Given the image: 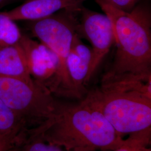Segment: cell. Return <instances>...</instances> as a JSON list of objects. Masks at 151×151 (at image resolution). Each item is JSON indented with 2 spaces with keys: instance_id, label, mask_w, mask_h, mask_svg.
Masks as SVG:
<instances>
[{
  "instance_id": "ba28073f",
  "label": "cell",
  "mask_w": 151,
  "mask_h": 151,
  "mask_svg": "<svg viewBox=\"0 0 151 151\" xmlns=\"http://www.w3.org/2000/svg\"><path fill=\"white\" fill-rule=\"evenodd\" d=\"M85 0H27L8 11L6 15L12 20L32 22L48 17L66 9H78Z\"/></svg>"
},
{
  "instance_id": "4fadbf2b",
  "label": "cell",
  "mask_w": 151,
  "mask_h": 151,
  "mask_svg": "<svg viewBox=\"0 0 151 151\" xmlns=\"http://www.w3.org/2000/svg\"><path fill=\"white\" fill-rule=\"evenodd\" d=\"M151 128L130 134L123 143L113 151H140L151 142Z\"/></svg>"
},
{
  "instance_id": "9c48e42d",
  "label": "cell",
  "mask_w": 151,
  "mask_h": 151,
  "mask_svg": "<svg viewBox=\"0 0 151 151\" xmlns=\"http://www.w3.org/2000/svg\"><path fill=\"white\" fill-rule=\"evenodd\" d=\"M91 48L81 42L77 33L75 35L70 54L67 61V67L78 99L87 93V75L91 63Z\"/></svg>"
},
{
  "instance_id": "30bf717a",
  "label": "cell",
  "mask_w": 151,
  "mask_h": 151,
  "mask_svg": "<svg viewBox=\"0 0 151 151\" xmlns=\"http://www.w3.org/2000/svg\"><path fill=\"white\" fill-rule=\"evenodd\" d=\"M0 77L34 81L20 43L0 48Z\"/></svg>"
},
{
  "instance_id": "8fae6325",
  "label": "cell",
  "mask_w": 151,
  "mask_h": 151,
  "mask_svg": "<svg viewBox=\"0 0 151 151\" xmlns=\"http://www.w3.org/2000/svg\"><path fill=\"white\" fill-rule=\"evenodd\" d=\"M27 131L22 119L0 99V136L15 140L17 145Z\"/></svg>"
},
{
  "instance_id": "6da1fadb",
  "label": "cell",
  "mask_w": 151,
  "mask_h": 151,
  "mask_svg": "<svg viewBox=\"0 0 151 151\" xmlns=\"http://www.w3.org/2000/svg\"><path fill=\"white\" fill-rule=\"evenodd\" d=\"M150 0H140L129 11L100 4L110 19L116 50L113 63L104 75L101 84L140 80L151 82Z\"/></svg>"
},
{
  "instance_id": "d6986e66",
  "label": "cell",
  "mask_w": 151,
  "mask_h": 151,
  "mask_svg": "<svg viewBox=\"0 0 151 151\" xmlns=\"http://www.w3.org/2000/svg\"><path fill=\"white\" fill-rule=\"evenodd\" d=\"M140 151H151V148H149V147H147L143 148L142 150H141Z\"/></svg>"
},
{
  "instance_id": "7c38bea8",
  "label": "cell",
  "mask_w": 151,
  "mask_h": 151,
  "mask_svg": "<svg viewBox=\"0 0 151 151\" xmlns=\"http://www.w3.org/2000/svg\"><path fill=\"white\" fill-rule=\"evenodd\" d=\"M22 35L15 22L0 11V48L19 43Z\"/></svg>"
},
{
  "instance_id": "44dd1931",
  "label": "cell",
  "mask_w": 151,
  "mask_h": 151,
  "mask_svg": "<svg viewBox=\"0 0 151 151\" xmlns=\"http://www.w3.org/2000/svg\"></svg>"
},
{
  "instance_id": "9a60e30c",
  "label": "cell",
  "mask_w": 151,
  "mask_h": 151,
  "mask_svg": "<svg viewBox=\"0 0 151 151\" xmlns=\"http://www.w3.org/2000/svg\"><path fill=\"white\" fill-rule=\"evenodd\" d=\"M97 4H104L123 11L132 10L140 0H95Z\"/></svg>"
},
{
  "instance_id": "2e32d148",
  "label": "cell",
  "mask_w": 151,
  "mask_h": 151,
  "mask_svg": "<svg viewBox=\"0 0 151 151\" xmlns=\"http://www.w3.org/2000/svg\"><path fill=\"white\" fill-rule=\"evenodd\" d=\"M2 143H10L14 146H16V142L15 140H12L10 138L0 136V144Z\"/></svg>"
},
{
  "instance_id": "5bb4252c",
  "label": "cell",
  "mask_w": 151,
  "mask_h": 151,
  "mask_svg": "<svg viewBox=\"0 0 151 151\" xmlns=\"http://www.w3.org/2000/svg\"><path fill=\"white\" fill-rule=\"evenodd\" d=\"M17 151H67L60 146L49 143L36 138L27 137L15 147ZM73 151H88L76 150Z\"/></svg>"
},
{
  "instance_id": "ac0fdd59",
  "label": "cell",
  "mask_w": 151,
  "mask_h": 151,
  "mask_svg": "<svg viewBox=\"0 0 151 151\" xmlns=\"http://www.w3.org/2000/svg\"><path fill=\"white\" fill-rule=\"evenodd\" d=\"M14 1L15 0H0V9L2 7L14 2Z\"/></svg>"
},
{
  "instance_id": "7a4b0ae2",
  "label": "cell",
  "mask_w": 151,
  "mask_h": 151,
  "mask_svg": "<svg viewBox=\"0 0 151 151\" xmlns=\"http://www.w3.org/2000/svg\"><path fill=\"white\" fill-rule=\"evenodd\" d=\"M67 151H113L124 142L97 109L83 100L77 104L61 103L53 118L27 133Z\"/></svg>"
},
{
  "instance_id": "52a82bcc",
  "label": "cell",
  "mask_w": 151,
  "mask_h": 151,
  "mask_svg": "<svg viewBox=\"0 0 151 151\" xmlns=\"http://www.w3.org/2000/svg\"><path fill=\"white\" fill-rule=\"evenodd\" d=\"M19 43L32 79L53 95H57L60 70L58 57L44 44L39 43L26 35H22Z\"/></svg>"
},
{
  "instance_id": "8992f818",
  "label": "cell",
  "mask_w": 151,
  "mask_h": 151,
  "mask_svg": "<svg viewBox=\"0 0 151 151\" xmlns=\"http://www.w3.org/2000/svg\"><path fill=\"white\" fill-rule=\"evenodd\" d=\"M80 15L78 35L86 38L92 46V58L87 78L89 83L114 43L113 29L110 19L105 14L90 10L83 6Z\"/></svg>"
},
{
  "instance_id": "277c9868",
  "label": "cell",
  "mask_w": 151,
  "mask_h": 151,
  "mask_svg": "<svg viewBox=\"0 0 151 151\" xmlns=\"http://www.w3.org/2000/svg\"><path fill=\"white\" fill-rule=\"evenodd\" d=\"M81 9H66L51 16L30 22L33 35L52 50L60 60L58 96L78 99L68 72L67 61L73 38L78 33V16Z\"/></svg>"
},
{
  "instance_id": "e0dca14e",
  "label": "cell",
  "mask_w": 151,
  "mask_h": 151,
  "mask_svg": "<svg viewBox=\"0 0 151 151\" xmlns=\"http://www.w3.org/2000/svg\"><path fill=\"white\" fill-rule=\"evenodd\" d=\"M14 147L10 143H2L0 144V151H8Z\"/></svg>"
},
{
  "instance_id": "ffe728a7",
  "label": "cell",
  "mask_w": 151,
  "mask_h": 151,
  "mask_svg": "<svg viewBox=\"0 0 151 151\" xmlns=\"http://www.w3.org/2000/svg\"><path fill=\"white\" fill-rule=\"evenodd\" d=\"M8 151H16V149H15V147H13V148H12L11 149H10V150H9Z\"/></svg>"
},
{
  "instance_id": "3957f363",
  "label": "cell",
  "mask_w": 151,
  "mask_h": 151,
  "mask_svg": "<svg viewBox=\"0 0 151 151\" xmlns=\"http://www.w3.org/2000/svg\"><path fill=\"white\" fill-rule=\"evenodd\" d=\"M83 100L97 109L122 137L151 128V95L100 87Z\"/></svg>"
},
{
  "instance_id": "5b68a950",
  "label": "cell",
  "mask_w": 151,
  "mask_h": 151,
  "mask_svg": "<svg viewBox=\"0 0 151 151\" xmlns=\"http://www.w3.org/2000/svg\"><path fill=\"white\" fill-rule=\"evenodd\" d=\"M0 99L22 119L27 132L53 118L61 104L34 80L4 77H0Z\"/></svg>"
}]
</instances>
